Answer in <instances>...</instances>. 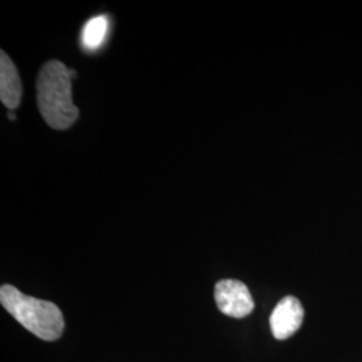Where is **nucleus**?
Returning <instances> with one entry per match:
<instances>
[{"label": "nucleus", "mask_w": 362, "mask_h": 362, "mask_svg": "<svg viewBox=\"0 0 362 362\" xmlns=\"http://www.w3.org/2000/svg\"><path fill=\"white\" fill-rule=\"evenodd\" d=\"M109 28V21L105 15L90 19L82 30V45L86 50H97L104 43Z\"/></svg>", "instance_id": "obj_6"}, {"label": "nucleus", "mask_w": 362, "mask_h": 362, "mask_svg": "<svg viewBox=\"0 0 362 362\" xmlns=\"http://www.w3.org/2000/svg\"><path fill=\"white\" fill-rule=\"evenodd\" d=\"M8 118H10L11 121H15V119H16V116L13 115V112H10V113H8Z\"/></svg>", "instance_id": "obj_7"}, {"label": "nucleus", "mask_w": 362, "mask_h": 362, "mask_svg": "<svg viewBox=\"0 0 362 362\" xmlns=\"http://www.w3.org/2000/svg\"><path fill=\"white\" fill-rule=\"evenodd\" d=\"M303 308L297 298L285 297L275 306L270 317L272 336L276 339H287L300 327L303 321Z\"/></svg>", "instance_id": "obj_4"}, {"label": "nucleus", "mask_w": 362, "mask_h": 362, "mask_svg": "<svg viewBox=\"0 0 362 362\" xmlns=\"http://www.w3.org/2000/svg\"><path fill=\"white\" fill-rule=\"evenodd\" d=\"M219 310L233 318H245L254 310V299L247 286L235 279H223L215 286Z\"/></svg>", "instance_id": "obj_3"}, {"label": "nucleus", "mask_w": 362, "mask_h": 362, "mask_svg": "<svg viewBox=\"0 0 362 362\" xmlns=\"http://www.w3.org/2000/svg\"><path fill=\"white\" fill-rule=\"evenodd\" d=\"M22 82L16 66L6 52H0V100L10 110L16 109L22 100Z\"/></svg>", "instance_id": "obj_5"}, {"label": "nucleus", "mask_w": 362, "mask_h": 362, "mask_svg": "<svg viewBox=\"0 0 362 362\" xmlns=\"http://www.w3.org/2000/svg\"><path fill=\"white\" fill-rule=\"evenodd\" d=\"M0 302L19 324L40 339L55 341L62 336L65 321L55 303L26 296L11 285L1 286Z\"/></svg>", "instance_id": "obj_2"}, {"label": "nucleus", "mask_w": 362, "mask_h": 362, "mask_svg": "<svg viewBox=\"0 0 362 362\" xmlns=\"http://www.w3.org/2000/svg\"><path fill=\"white\" fill-rule=\"evenodd\" d=\"M70 69L59 61L42 66L37 79V101L40 115L52 129L70 128L79 116L73 103Z\"/></svg>", "instance_id": "obj_1"}]
</instances>
